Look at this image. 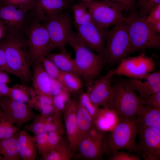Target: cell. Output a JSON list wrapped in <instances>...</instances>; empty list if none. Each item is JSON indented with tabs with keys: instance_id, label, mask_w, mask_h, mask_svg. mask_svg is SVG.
Returning a JSON list of instances; mask_svg holds the SVG:
<instances>
[{
	"instance_id": "obj_1",
	"label": "cell",
	"mask_w": 160,
	"mask_h": 160,
	"mask_svg": "<svg viewBox=\"0 0 160 160\" xmlns=\"http://www.w3.org/2000/svg\"><path fill=\"white\" fill-rule=\"evenodd\" d=\"M73 49L74 58L79 76L85 83L87 88L94 81L100 76L106 60L102 56L94 53L79 38L76 33L73 31L69 36L67 41Z\"/></svg>"
},
{
	"instance_id": "obj_2",
	"label": "cell",
	"mask_w": 160,
	"mask_h": 160,
	"mask_svg": "<svg viewBox=\"0 0 160 160\" xmlns=\"http://www.w3.org/2000/svg\"><path fill=\"white\" fill-rule=\"evenodd\" d=\"M124 20L131 42V53L147 49H159L160 34L152 29L145 17L132 12Z\"/></svg>"
},
{
	"instance_id": "obj_3",
	"label": "cell",
	"mask_w": 160,
	"mask_h": 160,
	"mask_svg": "<svg viewBox=\"0 0 160 160\" xmlns=\"http://www.w3.org/2000/svg\"><path fill=\"white\" fill-rule=\"evenodd\" d=\"M139 131L135 118H126L119 121L106 139L105 153L111 155L121 150L137 153L138 144L136 138Z\"/></svg>"
},
{
	"instance_id": "obj_4",
	"label": "cell",
	"mask_w": 160,
	"mask_h": 160,
	"mask_svg": "<svg viewBox=\"0 0 160 160\" xmlns=\"http://www.w3.org/2000/svg\"><path fill=\"white\" fill-rule=\"evenodd\" d=\"M105 41V59L107 63H119L131 53V42L124 20L107 30Z\"/></svg>"
},
{
	"instance_id": "obj_5",
	"label": "cell",
	"mask_w": 160,
	"mask_h": 160,
	"mask_svg": "<svg viewBox=\"0 0 160 160\" xmlns=\"http://www.w3.org/2000/svg\"><path fill=\"white\" fill-rule=\"evenodd\" d=\"M142 105L139 96L122 81L113 84L108 107L116 111L119 121L126 118H135Z\"/></svg>"
},
{
	"instance_id": "obj_6",
	"label": "cell",
	"mask_w": 160,
	"mask_h": 160,
	"mask_svg": "<svg viewBox=\"0 0 160 160\" xmlns=\"http://www.w3.org/2000/svg\"><path fill=\"white\" fill-rule=\"evenodd\" d=\"M1 45L12 74L23 81H28L31 77V62L23 42L17 39H10Z\"/></svg>"
},
{
	"instance_id": "obj_7",
	"label": "cell",
	"mask_w": 160,
	"mask_h": 160,
	"mask_svg": "<svg viewBox=\"0 0 160 160\" xmlns=\"http://www.w3.org/2000/svg\"><path fill=\"white\" fill-rule=\"evenodd\" d=\"M83 2L91 15L92 21L104 29L107 30L111 25L125 19L122 12L127 9L121 4L108 0H92Z\"/></svg>"
},
{
	"instance_id": "obj_8",
	"label": "cell",
	"mask_w": 160,
	"mask_h": 160,
	"mask_svg": "<svg viewBox=\"0 0 160 160\" xmlns=\"http://www.w3.org/2000/svg\"><path fill=\"white\" fill-rule=\"evenodd\" d=\"M49 38V53L57 48L60 51L66 50L68 38L73 31L70 15L64 12L51 18L44 23Z\"/></svg>"
},
{
	"instance_id": "obj_9",
	"label": "cell",
	"mask_w": 160,
	"mask_h": 160,
	"mask_svg": "<svg viewBox=\"0 0 160 160\" xmlns=\"http://www.w3.org/2000/svg\"><path fill=\"white\" fill-rule=\"evenodd\" d=\"M156 64L152 57L142 53L124 59L113 71L114 74L139 79L155 71Z\"/></svg>"
},
{
	"instance_id": "obj_10",
	"label": "cell",
	"mask_w": 160,
	"mask_h": 160,
	"mask_svg": "<svg viewBox=\"0 0 160 160\" xmlns=\"http://www.w3.org/2000/svg\"><path fill=\"white\" fill-rule=\"evenodd\" d=\"M49 35L44 24L36 21L32 25L28 33V54L31 63L35 65L41 59L49 54Z\"/></svg>"
},
{
	"instance_id": "obj_11",
	"label": "cell",
	"mask_w": 160,
	"mask_h": 160,
	"mask_svg": "<svg viewBox=\"0 0 160 160\" xmlns=\"http://www.w3.org/2000/svg\"><path fill=\"white\" fill-rule=\"evenodd\" d=\"M76 28L77 35L83 44L105 59V36L107 30L100 28L92 21Z\"/></svg>"
},
{
	"instance_id": "obj_12",
	"label": "cell",
	"mask_w": 160,
	"mask_h": 160,
	"mask_svg": "<svg viewBox=\"0 0 160 160\" xmlns=\"http://www.w3.org/2000/svg\"><path fill=\"white\" fill-rule=\"evenodd\" d=\"M137 153L145 160L160 159V129L139 127Z\"/></svg>"
},
{
	"instance_id": "obj_13",
	"label": "cell",
	"mask_w": 160,
	"mask_h": 160,
	"mask_svg": "<svg viewBox=\"0 0 160 160\" xmlns=\"http://www.w3.org/2000/svg\"><path fill=\"white\" fill-rule=\"evenodd\" d=\"M113 70L95 80L87 92L92 101L99 107H108L112 94Z\"/></svg>"
},
{
	"instance_id": "obj_14",
	"label": "cell",
	"mask_w": 160,
	"mask_h": 160,
	"mask_svg": "<svg viewBox=\"0 0 160 160\" xmlns=\"http://www.w3.org/2000/svg\"><path fill=\"white\" fill-rule=\"evenodd\" d=\"M0 108L17 126L32 120L36 114L28 104L15 100L9 97H0Z\"/></svg>"
},
{
	"instance_id": "obj_15",
	"label": "cell",
	"mask_w": 160,
	"mask_h": 160,
	"mask_svg": "<svg viewBox=\"0 0 160 160\" xmlns=\"http://www.w3.org/2000/svg\"><path fill=\"white\" fill-rule=\"evenodd\" d=\"M127 86L137 92L141 99L160 92V71L139 79L128 78L122 81Z\"/></svg>"
},
{
	"instance_id": "obj_16",
	"label": "cell",
	"mask_w": 160,
	"mask_h": 160,
	"mask_svg": "<svg viewBox=\"0 0 160 160\" xmlns=\"http://www.w3.org/2000/svg\"><path fill=\"white\" fill-rule=\"evenodd\" d=\"M68 0H34V10L37 22H46L64 12L69 7Z\"/></svg>"
},
{
	"instance_id": "obj_17",
	"label": "cell",
	"mask_w": 160,
	"mask_h": 160,
	"mask_svg": "<svg viewBox=\"0 0 160 160\" xmlns=\"http://www.w3.org/2000/svg\"><path fill=\"white\" fill-rule=\"evenodd\" d=\"M105 141L93 139L87 135L79 141L76 152L79 158L89 160H99L102 159L105 153Z\"/></svg>"
},
{
	"instance_id": "obj_18",
	"label": "cell",
	"mask_w": 160,
	"mask_h": 160,
	"mask_svg": "<svg viewBox=\"0 0 160 160\" xmlns=\"http://www.w3.org/2000/svg\"><path fill=\"white\" fill-rule=\"evenodd\" d=\"M76 101L70 100L65 110L64 121L68 144L76 152L79 142L78 132L76 118Z\"/></svg>"
},
{
	"instance_id": "obj_19",
	"label": "cell",
	"mask_w": 160,
	"mask_h": 160,
	"mask_svg": "<svg viewBox=\"0 0 160 160\" xmlns=\"http://www.w3.org/2000/svg\"><path fill=\"white\" fill-rule=\"evenodd\" d=\"M55 80L47 74L40 62L35 65L32 77L33 88L37 95L52 96ZM53 97V96H52Z\"/></svg>"
},
{
	"instance_id": "obj_20",
	"label": "cell",
	"mask_w": 160,
	"mask_h": 160,
	"mask_svg": "<svg viewBox=\"0 0 160 160\" xmlns=\"http://www.w3.org/2000/svg\"><path fill=\"white\" fill-rule=\"evenodd\" d=\"M32 120L31 127L37 133H48L63 129L60 114L57 113L48 115L36 114Z\"/></svg>"
},
{
	"instance_id": "obj_21",
	"label": "cell",
	"mask_w": 160,
	"mask_h": 160,
	"mask_svg": "<svg viewBox=\"0 0 160 160\" xmlns=\"http://www.w3.org/2000/svg\"><path fill=\"white\" fill-rule=\"evenodd\" d=\"M25 13L13 6L2 4L0 7V20L10 30H17L23 24Z\"/></svg>"
},
{
	"instance_id": "obj_22",
	"label": "cell",
	"mask_w": 160,
	"mask_h": 160,
	"mask_svg": "<svg viewBox=\"0 0 160 160\" xmlns=\"http://www.w3.org/2000/svg\"><path fill=\"white\" fill-rule=\"evenodd\" d=\"M135 117L139 127H151L160 129V108L142 105Z\"/></svg>"
},
{
	"instance_id": "obj_23",
	"label": "cell",
	"mask_w": 160,
	"mask_h": 160,
	"mask_svg": "<svg viewBox=\"0 0 160 160\" xmlns=\"http://www.w3.org/2000/svg\"><path fill=\"white\" fill-rule=\"evenodd\" d=\"M119 121L116 111L108 107L100 108L93 119L94 124L100 131L106 132L111 131Z\"/></svg>"
},
{
	"instance_id": "obj_24",
	"label": "cell",
	"mask_w": 160,
	"mask_h": 160,
	"mask_svg": "<svg viewBox=\"0 0 160 160\" xmlns=\"http://www.w3.org/2000/svg\"><path fill=\"white\" fill-rule=\"evenodd\" d=\"M18 139L20 154L23 160H35L37 157V150L34 137L32 136L25 130L19 132Z\"/></svg>"
},
{
	"instance_id": "obj_25",
	"label": "cell",
	"mask_w": 160,
	"mask_h": 160,
	"mask_svg": "<svg viewBox=\"0 0 160 160\" xmlns=\"http://www.w3.org/2000/svg\"><path fill=\"white\" fill-rule=\"evenodd\" d=\"M18 135L0 140V160L21 159L20 154Z\"/></svg>"
},
{
	"instance_id": "obj_26",
	"label": "cell",
	"mask_w": 160,
	"mask_h": 160,
	"mask_svg": "<svg viewBox=\"0 0 160 160\" xmlns=\"http://www.w3.org/2000/svg\"><path fill=\"white\" fill-rule=\"evenodd\" d=\"M46 57L51 60L61 71L73 73L79 76L74 59L66 50L60 51L58 53H50Z\"/></svg>"
},
{
	"instance_id": "obj_27",
	"label": "cell",
	"mask_w": 160,
	"mask_h": 160,
	"mask_svg": "<svg viewBox=\"0 0 160 160\" xmlns=\"http://www.w3.org/2000/svg\"><path fill=\"white\" fill-rule=\"evenodd\" d=\"M76 114L79 142L94 125V121L92 116L79 101H76Z\"/></svg>"
},
{
	"instance_id": "obj_28",
	"label": "cell",
	"mask_w": 160,
	"mask_h": 160,
	"mask_svg": "<svg viewBox=\"0 0 160 160\" xmlns=\"http://www.w3.org/2000/svg\"><path fill=\"white\" fill-rule=\"evenodd\" d=\"M74 152L69 144L62 140L57 146L49 151L42 156L44 160H70L73 158Z\"/></svg>"
},
{
	"instance_id": "obj_29",
	"label": "cell",
	"mask_w": 160,
	"mask_h": 160,
	"mask_svg": "<svg viewBox=\"0 0 160 160\" xmlns=\"http://www.w3.org/2000/svg\"><path fill=\"white\" fill-rule=\"evenodd\" d=\"M65 90L69 93L81 91L83 86L81 78L73 73L62 72L58 80Z\"/></svg>"
},
{
	"instance_id": "obj_30",
	"label": "cell",
	"mask_w": 160,
	"mask_h": 160,
	"mask_svg": "<svg viewBox=\"0 0 160 160\" xmlns=\"http://www.w3.org/2000/svg\"><path fill=\"white\" fill-rule=\"evenodd\" d=\"M37 95L33 88L18 84L11 87L9 97L15 100L28 104L31 99Z\"/></svg>"
},
{
	"instance_id": "obj_31",
	"label": "cell",
	"mask_w": 160,
	"mask_h": 160,
	"mask_svg": "<svg viewBox=\"0 0 160 160\" xmlns=\"http://www.w3.org/2000/svg\"><path fill=\"white\" fill-rule=\"evenodd\" d=\"M12 119L1 109L0 111V140L14 136L19 132Z\"/></svg>"
},
{
	"instance_id": "obj_32",
	"label": "cell",
	"mask_w": 160,
	"mask_h": 160,
	"mask_svg": "<svg viewBox=\"0 0 160 160\" xmlns=\"http://www.w3.org/2000/svg\"><path fill=\"white\" fill-rule=\"evenodd\" d=\"M72 9L76 27L92 21L91 15L83 2L81 1L73 4Z\"/></svg>"
},
{
	"instance_id": "obj_33",
	"label": "cell",
	"mask_w": 160,
	"mask_h": 160,
	"mask_svg": "<svg viewBox=\"0 0 160 160\" xmlns=\"http://www.w3.org/2000/svg\"><path fill=\"white\" fill-rule=\"evenodd\" d=\"M53 97L46 95H37L31 99L28 103L33 108L40 112L46 107L53 103Z\"/></svg>"
},
{
	"instance_id": "obj_34",
	"label": "cell",
	"mask_w": 160,
	"mask_h": 160,
	"mask_svg": "<svg viewBox=\"0 0 160 160\" xmlns=\"http://www.w3.org/2000/svg\"><path fill=\"white\" fill-rule=\"evenodd\" d=\"M70 93L65 90L53 97V103L57 113L60 114L65 111L70 100Z\"/></svg>"
},
{
	"instance_id": "obj_35",
	"label": "cell",
	"mask_w": 160,
	"mask_h": 160,
	"mask_svg": "<svg viewBox=\"0 0 160 160\" xmlns=\"http://www.w3.org/2000/svg\"><path fill=\"white\" fill-rule=\"evenodd\" d=\"M40 62L49 76L52 79L58 81L62 71L56 65L46 56L41 59Z\"/></svg>"
},
{
	"instance_id": "obj_36",
	"label": "cell",
	"mask_w": 160,
	"mask_h": 160,
	"mask_svg": "<svg viewBox=\"0 0 160 160\" xmlns=\"http://www.w3.org/2000/svg\"><path fill=\"white\" fill-rule=\"evenodd\" d=\"M79 101L90 114L93 119L97 113L100 108L92 101L87 92H83L81 94Z\"/></svg>"
},
{
	"instance_id": "obj_37",
	"label": "cell",
	"mask_w": 160,
	"mask_h": 160,
	"mask_svg": "<svg viewBox=\"0 0 160 160\" xmlns=\"http://www.w3.org/2000/svg\"><path fill=\"white\" fill-rule=\"evenodd\" d=\"M160 4V0H137V13L141 16L146 17L154 7Z\"/></svg>"
},
{
	"instance_id": "obj_38",
	"label": "cell",
	"mask_w": 160,
	"mask_h": 160,
	"mask_svg": "<svg viewBox=\"0 0 160 160\" xmlns=\"http://www.w3.org/2000/svg\"><path fill=\"white\" fill-rule=\"evenodd\" d=\"M48 133L34 135L35 142L38 152L42 156L49 150Z\"/></svg>"
},
{
	"instance_id": "obj_39",
	"label": "cell",
	"mask_w": 160,
	"mask_h": 160,
	"mask_svg": "<svg viewBox=\"0 0 160 160\" xmlns=\"http://www.w3.org/2000/svg\"><path fill=\"white\" fill-rule=\"evenodd\" d=\"M2 4L10 5L19 9L26 13L33 9L34 0H1Z\"/></svg>"
},
{
	"instance_id": "obj_40",
	"label": "cell",
	"mask_w": 160,
	"mask_h": 160,
	"mask_svg": "<svg viewBox=\"0 0 160 160\" xmlns=\"http://www.w3.org/2000/svg\"><path fill=\"white\" fill-rule=\"evenodd\" d=\"M63 132V130L61 129L48 133L49 151L55 148L61 143L63 140L62 135Z\"/></svg>"
},
{
	"instance_id": "obj_41",
	"label": "cell",
	"mask_w": 160,
	"mask_h": 160,
	"mask_svg": "<svg viewBox=\"0 0 160 160\" xmlns=\"http://www.w3.org/2000/svg\"><path fill=\"white\" fill-rule=\"evenodd\" d=\"M109 160H141L139 156L133 154L131 152L119 151L111 155Z\"/></svg>"
},
{
	"instance_id": "obj_42",
	"label": "cell",
	"mask_w": 160,
	"mask_h": 160,
	"mask_svg": "<svg viewBox=\"0 0 160 160\" xmlns=\"http://www.w3.org/2000/svg\"><path fill=\"white\" fill-rule=\"evenodd\" d=\"M143 105L160 108V92L153 94L146 98L141 99Z\"/></svg>"
},
{
	"instance_id": "obj_43",
	"label": "cell",
	"mask_w": 160,
	"mask_h": 160,
	"mask_svg": "<svg viewBox=\"0 0 160 160\" xmlns=\"http://www.w3.org/2000/svg\"><path fill=\"white\" fill-rule=\"evenodd\" d=\"M94 125L87 134L91 138L95 140L105 141L107 138L105 137L104 133Z\"/></svg>"
},
{
	"instance_id": "obj_44",
	"label": "cell",
	"mask_w": 160,
	"mask_h": 160,
	"mask_svg": "<svg viewBox=\"0 0 160 160\" xmlns=\"http://www.w3.org/2000/svg\"><path fill=\"white\" fill-rule=\"evenodd\" d=\"M145 19L148 22L160 21V4L151 10Z\"/></svg>"
},
{
	"instance_id": "obj_45",
	"label": "cell",
	"mask_w": 160,
	"mask_h": 160,
	"mask_svg": "<svg viewBox=\"0 0 160 160\" xmlns=\"http://www.w3.org/2000/svg\"><path fill=\"white\" fill-rule=\"evenodd\" d=\"M0 70L12 74L7 65L5 52L1 44L0 45Z\"/></svg>"
},
{
	"instance_id": "obj_46",
	"label": "cell",
	"mask_w": 160,
	"mask_h": 160,
	"mask_svg": "<svg viewBox=\"0 0 160 160\" xmlns=\"http://www.w3.org/2000/svg\"><path fill=\"white\" fill-rule=\"evenodd\" d=\"M10 88L7 84L0 82V97H9Z\"/></svg>"
},
{
	"instance_id": "obj_47",
	"label": "cell",
	"mask_w": 160,
	"mask_h": 160,
	"mask_svg": "<svg viewBox=\"0 0 160 160\" xmlns=\"http://www.w3.org/2000/svg\"><path fill=\"white\" fill-rule=\"evenodd\" d=\"M116 4H121L126 7L127 9L130 8L136 0H108Z\"/></svg>"
},
{
	"instance_id": "obj_48",
	"label": "cell",
	"mask_w": 160,
	"mask_h": 160,
	"mask_svg": "<svg viewBox=\"0 0 160 160\" xmlns=\"http://www.w3.org/2000/svg\"><path fill=\"white\" fill-rule=\"evenodd\" d=\"M11 81L7 73L0 70V82L7 84L11 82Z\"/></svg>"
},
{
	"instance_id": "obj_49",
	"label": "cell",
	"mask_w": 160,
	"mask_h": 160,
	"mask_svg": "<svg viewBox=\"0 0 160 160\" xmlns=\"http://www.w3.org/2000/svg\"><path fill=\"white\" fill-rule=\"evenodd\" d=\"M152 29L156 33H160V21L148 22Z\"/></svg>"
},
{
	"instance_id": "obj_50",
	"label": "cell",
	"mask_w": 160,
	"mask_h": 160,
	"mask_svg": "<svg viewBox=\"0 0 160 160\" xmlns=\"http://www.w3.org/2000/svg\"><path fill=\"white\" fill-rule=\"evenodd\" d=\"M2 28L1 26L0 25V38L1 37L2 35Z\"/></svg>"
},
{
	"instance_id": "obj_51",
	"label": "cell",
	"mask_w": 160,
	"mask_h": 160,
	"mask_svg": "<svg viewBox=\"0 0 160 160\" xmlns=\"http://www.w3.org/2000/svg\"><path fill=\"white\" fill-rule=\"evenodd\" d=\"M82 2H88L92 0H81Z\"/></svg>"
},
{
	"instance_id": "obj_52",
	"label": "cell",
	"mask_w": 160,
	"mask_h": 160,
	"mask_svg": "<svg viewBox=\"0 0 160 160\" xmlns=\"http://www.w3.org/2000/svg\"><path fill=\"white\" fill-rule=\"evenodd\" d=\"M1 110V108H0V111Z\"/></svg>"
}]
</instances>
